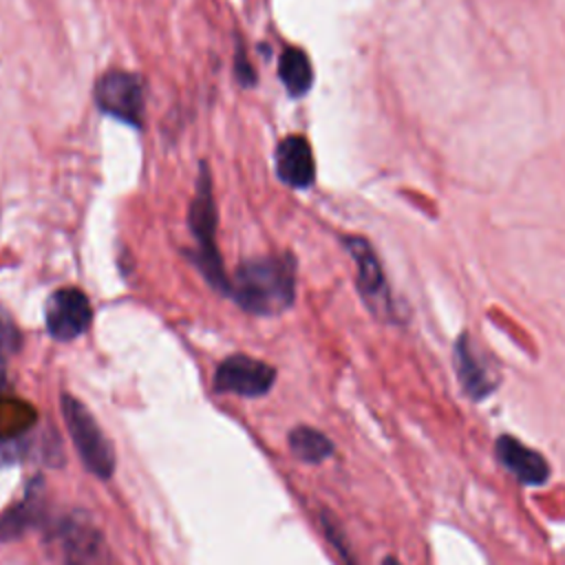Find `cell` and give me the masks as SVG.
I'll list each match as a JSON object with an SVG mask.
<instances>
[{
	"label": "cell",
	"mask_w": 565,
	"mask_h": 565,
	"mask_svg": "<svg viewBox=\"0 0 565 565\" xmlns=\"http://www.w3.org/2000/svg\"><path fill=\"white\" fill-rule=\"evenodd\" d=\"M241 309L256 316H274L294 305L296 263L285 256H260L238 265L225 291Z\"/></svg>",
	"instance_id": "6da1fadb"
},
{
	"label": "cell",
	"mask_w": 565,
	"mask_h": 565,
	"mask_svg": "<svg viewBox=\"0 0 565 565\" xmlns=\"http://www.w3.org/2000/svg\"><path fill=\"white\" fill-rule=\"evenodd\" d=\"M190 230L196 241V249L192 254L199 271L205 276V280L225 296L230 276L223 269L221 254L216 249V205L212 196V177L205 163L199 166V177H196V192L190 205Z\"/></svg>",
	"instance_id": "7a4b0ae2"
},
{
	"label": "cell",
	"mask_w": 565,
	"mask_h": 565,
	"mask_svg": "<svg viewBox=\"0 0 565 565\" xmlns=\"http://www.w3.org/2000/svg\"><path fill=\"white\" fill-rule=\"evenodd\" d=\"M62 404V417L66 422V430L73 439V446L84 463V468L99 477L110 479L115 472V450L99 428L97 419L90 415V411L73 395L64 393L60 397Z\"/></svg>",
	"instance_id": "3957f363"
},
{
	"label": "cell",
	"mask_w": 565,
	"mask_h": 565,
	"mask_svg": "<svg viewBox=\"0 0 565 565\" xmlns=\"http://www.w3.org/2000/svg\"><path fill=\"white\" fill-rule=\"evenodd\" d=\"M342 243L355 265V285H358V291H360L364 305L369 307V311L377 320H384V322L399 320L397 309L393 305L388 282L384 278L382 265H380L377 254L371 247V243L362 236H344Z\"/></svg>",
	"instance_id": "277c9868"
},
{
	"label": "cell",
	"mask_w": 565,
	"mask_h": 565,
	"mask_svg": "<svg viewBox=\"0 0 565 565\" xmlns=\"http://www.w3.org/2000/svg\"><path fill=\"white\" fill-rule=\"evenodd\" d=\"M95 102L106 115L124 124L139 126L146 108L143 84L135 73L113 68L97 79Z\"/></svg>",
	"instance_id": "5b68a950"
},
{
	"label": "cell",
	"mask_w": 565,
	"mask_h": 565,
	"mask_svg": "<svg viewBox=\"0 0 565 565\" xmlns=\"http://www.w3.org/2000/svg\"><path fill=\"white\" fill-rule=\"evenodd\" d=\"M274 382H276V369L245 353H234L225 358L214 371V388L218 393H230L241 397H260L269 393Z\"/></svg>",
	"instance_id": "8992f818"
},
{
	"label": "cell",
	"mask_w": 565,
	"mask_h": 565,
	"mask_svg": "<svg viewBox=\"0 0 565 565\" xmlns=\"http://www.w3.org/2000/svg\"><path fill=\"white\" fill-rule=\"evenodd\" d=\"M64 565H119L106 536L84 516H71L60 530Z\"/></svg>",
	"instance_id": "52a82bcc"
},
{
	"label": "cell",
	"mask_w": 565,
	"mask_h": 565,
	"mask_svg": "<svg viewBox=\"0 0 565 565\" xmlns=\"http://www.w3.org/2000/svg\"><path fill=\"white\" fill-rule=\"evenodd\" d=\"M93 320L88 296L77 287H64L51 294L44 309V322L51 338L60 342L82 335Z\"/></svg>",
	"instance_id": "ba28073f"
},
{
	"label": "cell",
	"mask_w": 565,
	"mask_h": 565,
	"mask_svg": "<svg viewBox=\"0 0 565 565\" xmlns=\"http://www.w3.org/2000/svg\"><path fill=\"white\" fill-rule=\"evenodd\" d=\"M276 174L289 188H309L316 181V161L311 146L300 135L285 137L274 154Z\"/></svg>",
	"instance_id": "9c48e42d"
},
{
	"label": "cell",
	"mask_w": 565,
	"mask_h": 565,
	"mask_svg": "<svg viewBox=\"0 0 565 565\" xmlns=\"http://www.w3.org/2000/svg\"><path fill=\"white\" fill-rule=\"evenodd\" d=\"M494 452L497 459L525 486H541L550 479V463L545 457L512 435H501L494 444Z\"/></svg>",
	"instance_id": "30bf717a"
},
{
	"label": "cell",
	"mask_w": 565,
	"mask_h": 565,
	"mask_svg": "<svg viewBox=\"0 0 565 565\" xmlns=\"http://www.w3.org/2000/svg\"><path fill=\"white\" fill-rule=\"evenodd\" d=\"M452 360H455V371H457V380L463 388V393L479 402L483 397H488L497 382L494 377L490 375V371L486 369V364L481 362V358L477 355L468 333H461L455 342V353H452Z\"/></svg>",
	"instance_id": "8fae6325"
},
{
	"label": "cell",
	"mask_w": 565,
	"mask_h": 565,
	"mask_svg": "<svg viewBox=\"0 0 565 565\" xmlns=\"http://www.w3.org/2000/svg\"><path fill=\"white\" fill-rule=\"evenodd\" d=\"M278 77L291 97H302L313 84V68L307 53L298 46H287L278 60Z\"/></svg>",
	"instance_id": "7c38bea8"
},
{
	"label": "cell",
	"mask_w": 565,
	"mask_h": 565,
	"mask_svg": "<svg viewBox=\"0 0 565 565\" xmlns=\"http://www.w3.org/2000/svg\"><path fill=\"white\" fill-rule=\"evenodd\" d=\"M287 441L294 457L305 463H322L333 455V441L311 426H296Z\"/></svg>",
	"instance_id": "4fadbf2b"
},
{
	"label": "cell",
	"mask_w": 565,
	"mask_h": 565,
	"mask_svg": "<svg viewBox=\"0 0 565 565\" xmlns=\"http://www.w3.org/2000/svg\"><path fill=\"white\" fill-rule=\"evenodd\" d=\"M42 494L29 492L20 503L0 516V541H13L40 521Z\"/></svg>",
	"instance_id": "5bb4252c"
},
{
	"label": "cell",
	"mask_w": 565,
	"mask_h": 565,
	"mask_svg": "<svg viewBox=\"0 0 565 565\" xmlns=\"http://www.w3.org/2000/svg\"><path fill=\"white\" fill-rule=\"evenodd\" d=\"M20 331L15 327V322L11 320V316L7 313V309L0 305V349L7 351H18L20 349Z\"/></svg>",
	"instance_id": "9a60e30c"
},
{
	"label": "cell",
	"mask_w": 565,
	"mask_h": 565,
	"mask_svg": "<svg viewBox=\"0 0 565 565\" xmlns=\"http://www.w3.org/2000/svg\"><path fill=\"white\" fill-rule=\"evenodd\" d=\"M234 66H236L238 84H243V86H254V82H256V73H254L252 64L247 62L243 46H238V49H236V64H234Z\"/></svg>",
	"instance_id": "2e32d148"
},
{
	"label": "cell",
	"mask_w": 565,
	"mask_h": 565,
	"mask_svg": "<svg viewBox=\"0 0 565 565\" xmlns=\"http://www.w3.org/2000/svg\"><path fill=\"white\" fill-rule=\"evenodd\" d=\"M382 565H402L395 556H384V561H382Z\"/></svg>",
	"instance_id": "e0dca14e"
}]
</instances>
